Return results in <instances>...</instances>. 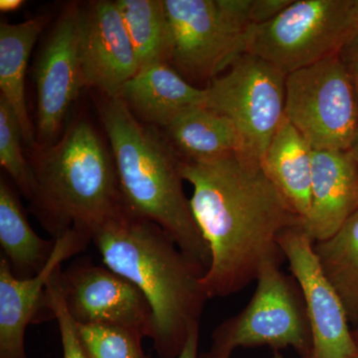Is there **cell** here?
I'll use <instances>...</instances> for the list:
<instances>
[{"mask_svg":"<svg viewBox=\"0 0 358 358\" xmlns=\"http://www.w3.org/2000/svg\"><path fill=\"white\" fill-rule=\"evenodd\" d=\"M180 173L192 186L190 207L210 248L201 279L209 300L239 293L266 264L286 261L279 238L303 221L260 160L242 152L206 162L181 159Z\"/></svg>","mask_w":358,"mask_h":358,"instance_id":"cell-1","label":"cell"},{"mask_svg":"<svg viewBox=\"0 0 358 358\" xmlns=\"http://www.w3.org/2000/svg\"><path fill=\"white\" fill-rule=\"evenodd\" d=\"M91 235L103 266L133 282L150 303L155 352L160 358L178 357L209 300L204 271L166 231L124 208Z\"/></svg>","mask_w":358,"mask_h":358,"instance_id":"cell-2","label":"cell"},{"mask_svg":"<svg viewBox=\"0 0 358 358\" xmlns=\"http://www.w3.org/2000/svg\"><path fill=\"white\" fill-rule=\"evenodd\" d=\"M99 110L112 148L124 210L160 226L206 274L210 248L183 189L181 157L167 138L140 124L122 99L108 98Z\"/></svg>","mask_w":358,"mask_h":358,"instance_id":"cell-3","label":"cell"},{"mask_svg":"<svg viewBox=\"0 0 358 358\" xmlns=\"http://www.w3.org/2000/svg\"><path fill=\"white\" fill-rule=\"evenodd\" d=\"M31 166L30 201L53 239L72 228L92 233L124 209L114 157L85 120L73 122Z\"/></svg>","mask_w":358,"mask_h":358,"instance_id":"cell-4","label":"cell"},{"mask_svg":"<svg viewBox=\"0 0 358 358\" xmlns=\"http://www.w3.org/2000/svg\"><path fill=\"white\" fill-rule=\"evenodd\" d=\"M255 282L248 305L214 329L207 353L215 358H231L240 348L268 346L274 352L293 348L300 358L307 357L312 334L298 281L282 272L279 264L268 263Z\"/></svg>","mask_w":358,"mask_h":358,"instance_id":"cell-5","label":"cell"},{"mask_svg":"<svg viewBox=\"0 0 358 358\" xmlns=\"http://www.w3.org/2000/svg\"><path fill=\"white\" fill-rule=\"evenodd\" d=\"M357 30V0H298L247 30V53L288 76L339 54Z\"/></svg>","mask_w":358,"mask_h":358,"instance_id":"cell-6","label":"cell"},{"mask_svg":"<svg viewBox=\"0 0 358 358\" xmlns=\"http://www.w3.org/2000/svg\"><path fill=\"white\" fill-rule=\"evenodd\" d=\"M285 117L313 150L350 152L358 99L338 54L286 77Z\"/></svg>","mask_w":358,"mask_h":358,"instance_id":"cell-7","label":"cell"},{"mask_svg":"<svg viewBox=\"0 0 358 358\" xmlns=\"http://www.w3.org/2000/svg\"><path fill=\"white\" fill-rule=\"evenodd\" d=\"M286 75L253 54L245 53L205 88V107L228 117L246 155L262 162L285 121Z\"/></svg>","mask_w":358,"mask_h":358,"instance_id":"cell-8","label":"cell"},{"mask_svg":"<svg viewBox=\"0 0 358 358\" xmlns=\"http://www.w3.org/2000/svg\"><path fill=\"white\" fill-rule=\"evenodd\" d=\"M169 65L186 80L213 81L247 53L246 33L218 0H164Z\"/></svg>","mask_w":358,"mask_h":358,"instance_id":"cell-9","label":"cell"},{"mask_svg":"<svg viewBox=\"0 0 358 358\" xmlns=\"http://www.w3.org/2000/svg\"><path fill=\"white\" fill-rule=\"evenodd\" d=\"M63 300L78 324L124 327L152 338V308L133 282L89 261L72 264L59 274Z\"/></svg>","mask_w":358,"mask_h":358,"instance_id":"cell-10","label":"cell"},{"mask_svg":"<svg viewBox=\"0 0 358 358\" xmlns=\"http://www.w3.org/2000/svg\"><path fill=\"white\" fill-rule=\"evenodd\" d=\"M313 243L303 223L291 226L279 238L282 255L300 285L307 307L312 348L303 358H358L348 315L320 268Z\"/></svg>","mask_w":358,"mask_h":358,"instance_id":"cell-11","label":"cell"},{"mask_svg":"<svg viewBox=\"0 0 358 358\" xmlns=\"http://www.w3.org/2000/svg\"><path fill=\"white\" fill-rule=\"evenodd\" d=\"M80 20L81 10L75 4L63 11L35 66L37 131L44 141L58 136L84 87L80 62Z\"/></svg>","mask_w":358,"mask_h":358,"instance_id":"cell-12","label":"cell"},{"mask_svg":"<svg viewBox=\"0 0 358 358\" xmlns=\"http://www.w3.org/2000/svg\"><path fill=\"white\" fill-rule=\"evenodd\" d=\"M55 240L48 262L33 277H17L6 257H0V358H28L26 329L45 308L49 282L65 261L86 248L92 236L88 231L72 228Z\"/></svg>","mask_w":358,"mask_h":358,"instance_id":"cell-13","label":"cell"},{"mask_svg":"<svg viewBox=\"0 0 358 358\" xmlns=\"http://www.w3.org/2000/svg\"><path fill=\"white\" fill-rule=\"evenodd\" d=\"M80 62L84 86L95 87L108 98H119L140 71L117 2L101 0L81 10Z\"/></svg>","mask_w":358,"mask_h":358,"instance_id":"cell-14","label":"cell"},{"mask_svg":"<svg viewBox=\"0 0 358 358\" xmlns=\"http://www.w3.org/2000/svg\"><path fill=\"white\" fill-rule=\"evenodd\" d=\"M310 199L303 226L313 242L324 241L358 210V164L350 152L313 150Z\"/></svg>","mask_w":358,"mask_h":358,"instance_id":"cell-15","label":"cell"},{"mask_svg":"<svg viewBox=\"0 0 358 358\" xmlns=\"http://www.w3.org/2000/svg\"><path fill=\"white\" fill-rule=\"evenodd\" d=\"M119 98L145 121L166 128L181 113L205 106L206 91L190 84L169 63H157L141 68Z\"/></svg>","mask_w":358,"mask_h":358,"instance_id":"cell-16","label":"cell"},{"mask_svg":"<svg viewBox=\"0 0 358 358\" xmlns=\"http://www.w3.org/2000/svg\"><path fill=\"white\" fill-rule=\"evenodd\" d=\"M313 150L286 119L264 155V171L301 221L310 209Z\"/></svg>","mask_w":358,"mask_h":358,"instance_id":"cell-17","label":"cell"},{"mask_svg":"<svg viewBox=\"0 0 358 358\" xmlns=\"http://www.w3.org/2000/svg\"><path fill=\"white\" fill-rule=\"evenodd\" d=\"M164 129L171 147L188 162H212L237 152L246 155L235 124L205 106L181 113Z\"/></svg>","mask_w":358,"mask_h":358,"instance_id":"cell-18","label":"cell"},{"mask_svg":"<svg viewBox=\"0 0 358 358\" xmlns=\"http://www.w3.org/2000/svg\"><path fill=\"white\" fill-rule=\"evenodd\" d=\"M44 18L18 24H0V90L20 121L23 140L35 143L34 128L25 101V76L30 54L43 29Z\"/></svg>","mask_w":358,"mask_h":358,"instance_id":"cell-19","label":"cell"},{"mask_svg":"<svg viewBox=\"0 0 358 358\" xmlns=\"http://www.w3.org/2000/svg\"><path fill=\"white\" fill-rule=\"evenodd\" d=\"M55 239H43L26 218L20 199L3 178L0 180V245L14 274L30 278L41 272L52 255Z\"/></svg>","mask_w":358,"mask_h":358,"instance_id":"cell-20","label":"cell"},{"mask_svg":"<svg viewBox=\"0 0 358 358\" xmlns=\"http://www.w3.org/2000/svg\"><path fill=\"white\" fill-rule=\"evenodd\" d=\"M313 249L350 324L358 329V210L333 237L315 242Z\"/></svg>","mask_w":358,"mask_h":358,"instance_id":"cell-21","label":"cell"},{"mask_svg":"<svg viewBox=\"0 0 358 358\" xmlns=\"http://www.w3.org/2000/svg\"><path fill=\"white\" fill-rule=\"evenodd\" d=\"M115 2L136 50L140 69L157 63H169L171 38L164 0Z\"/></svg>","mask_w":358,"mask_h":358,"instance_id":"cell-22","label":"cell"},{"mask_svg":"<svg viewBox=\"0 0 358 358\" xmlns=\"http://www.w3.org/2000/svg\"><path fill=\"white\" fill-rule=\"evenodd\" d=\"M23 140L20 121L8 102L0 96V164L9 173L26 199L34 192V173L21 147Z\"/></svg>","mask_w":358,"mask_h":358,"instance_id":"cell-23","label":"cell"},{"mask_svg":"<svg viewBox=\"0 0 358 358\" xmlns=\"http://www.w3.org/2000/svg\"><path fill=\"white\" fill-rule=\"evenodd\" d=\"M78 336L88 358H148L143 336L124 327L78 324Z\"/></svg>","mask_w":358,"mask_h":358,"instance_id":"cell-24","label":"cell"},{"mask_svg":"<svg viewBox=\"0 0 358 358\" xmlns=\"http://www.w3.org/2000/svg\"><path fill=\"white\" fill-rule=\"evenodd\" d=\"M62 268H59L47 286L45 308H47L54 319L57 320L62 343V358H88L78 336L76 322L71 317L63 300L62 292L59 284V274Z\"/></svg>","mask_w":358,"mask_h":358,"instance_id":"cell-25","label":"cell"},{"mask_svg":"<svg viewBox=\"0 0 358 358\" xmlns=\"http://www.w3.org/2000/svg\"><path fill=\"white\" fill-rule=\"evenodd\" d=\"M294 0H253L250 22L252 26L262 25L274 20L285 9L293 3Z\"/></svg>","mask_w":358,"mask_h":358,"instance_id":"cell-26","label":"cell"},{"mask_svg":"<svg viewBox=\"0 0 358 358\" xmlns=\"http://www.w3.org/2000/svg\"><path fill=\"white\" fill-rule=\"evenodd\" d=\"M339 58L352 80L358 99V30L339 52Z\"/></svg>","mask_w":358,"mask_h":358,"instance_id":"cell-27","label":"cell"},{"mask_svg":"<svg viewBox=\"0 0 358 358\" xmlns=\"http://www.w3.org/2000/svg\"><path fill=\"white\" fill-rule=\"evenodd\" d=\"M199 329L200 327H196L190 331L182 350L176 358H200L199 353Z\"/></svg>","mask_w":358,"mask_h":358,"instance_id":"cell-28","label":"cell"},{"mask_svg":"<svg viewBox=\"0 0 358 358\" xmlns=\"http://www.w3.org/2000/svg\"><path fill=\"white\" fill-rule=\"evenodd\" d=\"M22 0H1L0 1V10L2 13H13L23 6Z\"/></svg>","mask_w":358,"mask_h":358,"instance_id":"cell-29","label":"cell"},{"mask_svg":"<svg viewBox=\"0 0 358 358\" xmlns=\"http://www.w3.org/2000/svg\"><path fill=\"white\" fill-rule=\"evenodd\" d=\"M350 152L352 154L353 159L357 160L358 164V129L357 134H355V140H353L352 148H350Z\"/></svg>","mask_w":358,"mask_h":358,"instance_id":"cell-30","label":"cell"},{"mask_svg":"<svg viewBox=\"0 0 358 358\" xmlns=\"http://www.w3.org/2000/svg\"><path fill=\"white\" fill-rule=\"evenodd\" d=\"M200 358H215L213 357H211L210 355H208V353L205 352L203 355H200ZM272 358H285L284 355H282L280 352H274V355H273Z\"/></svg>","mask_w":358,"mask_h":358,"instance_id":"cell-31","label":"cell"},{"mask_svg":"<svg viewBox=\"0 0 358 358\" xmlns=\"http://www.w3.org/2000/svg\"><path fill=\"white\" fill-rule=\"evenodd\" d=\"M353 338H355V343L358 346V329H355V331H352Z\"/></svg>","mask_w":358,"mask_h":358,"instance_id":"cell-32","label":"cell"},{"mask_svg":"<svg viewBox=\"0 0 358 358\" xmlns=\"http://www.w3.org/2000/svg\"><path fill=\"white\" fill-rule=\"evenodd\" d=\"M357 20H358V0H357Z\"/></svg>","mask_w":358,"mask_h":358,"instance_id":"cell-33","label":"cell"}]
</instances>
